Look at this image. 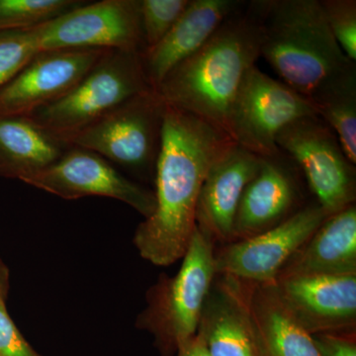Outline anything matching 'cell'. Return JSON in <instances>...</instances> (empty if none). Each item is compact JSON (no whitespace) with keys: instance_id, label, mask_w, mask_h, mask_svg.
I'll return each mask as SVG.
<instances>
[{"instance_id":"obj_1","label":"cell","mask_w":356,"mask_h":356,"mask_svg":"<svg viewBox=\"0 0 356 356\" xmlns=\"http://www.w3.org/2000/svg\"><path fill=\"white\" fill-rule=\"evenodd\" d=\"M234 140L207 122L166 104L154 172L156 208L136 229L134 245L156 266L181 259L196 229V210L206 175Z\"/></svg>"},{"instance_id":"obj_2","label":"cell","mask_w":356,"mask_h":356,"mask_svg":"<svg viewBox=\"0 0 356 356\" xmlns=\"http://www.w3.org/2000/svg\"><path fill=\"white\" fill-rule=\"evenodd\" d=\"M261 42L255 0L243 2L202 48L163 79L156 91L168 106L228 134L229 111L243 79L261 58Z\"/></svg>"},{"instance_id":"obj_3","label":"cell","mask_w":356,"mask_h":356,"mask_svg":"<svg viewBox=\"0 0 356 356\" xmlns=\"http://www.w3.org/2000/svg\"><path fill=\"white\" fill-rule=\"evenodd\" d=\"M261 57L300 95L310 97L353 62L330 29L321 0H255Z\"/></svg>"},{"instance_id":"obj_4","label":"cell","mask_w":356,"mask_h":356,"mask_svg":"<svg viewBox=\"0 0 356 356\" xmlns=\"http://www.w3.org/2000/svg\"><path fill=\"white\" fill-rule=\"evenodd\" d=\"M215 242L196 226L178 273L159 276L147 290L136 327L149 332L161 356L177 355L197 334L206 297L216 276Z\"/></svg>"},{"instance_id":"obj_5","label":"cell","mask_w":356,"mask_h":356,"mask_svg":"<svg viewBox=\"0 0 356 356\" xmlns=\"http://www.w3.org/2000/svg\"><path fill=\"white\" fill-rule=\"evenodd\" d=\"M152 88L142 53L108 50L67 95L29 117L67 143L122 103Z\"/></svg>"},{"instance_id":"obj_6","label":"cell","mask_w":356,"mask_h":356,"mask_svg":"<svg viewBox=\"0 0 356 356\" xmlns=\"http://www.w3.org/2000/svg\"><path fill=\"white\" fill-rule=\"evenodd\" d=\"M165 110L156 89H149L76 134L67 144L95 152L140 184H154Z\"/></svg>"},{"instance_id":"obj_7","label":"cell","mask_w":356,"mask_h":356,"mask_svg":"<svg viewBox=\"0 0 356 356\" xmlns=\"http://www.w3.org/2000/svg\"><path fill=\"white\" fill-rule=\"evenodd\" d=\"M276 144L303 173L316 200L327 215L355 204V165L344 154L336 134L318 115L286 126Z\"/></svg>"},{"instance_id":"obj_8","label":"cell","mask_w":356,"mask_h":356,"mask_svg":"<svg viewBox=\"0 0 356 356\" xmlns=\"http://www.w3.org/2000/svg\"><path fill=\"white\" fill-rule=\"evenodd\" d=\"M317 115L313 103L255 65L248 72L229 111L228 135L261 158L280 153L276 138L286 126Z\"/></svg>"},{"instance_id":"obj_9","label":"cell","mask_w":356,"mask_h":356,"mask_svg":"<svg viewBox=\"0 0 356 356\" xmlns=\"http://www.w3.org/2000/svg\"><path fill=\"white\" fill-rule=\"evenodd\" d=\"M23 182L67 200L88 196L116 199L145 219L151 217L156 208L154 191L130 179L107 159L83 147L70 146L55 163Z\"/></svg>"},{"instance_id":"obj_10","label":"cell","mask_w":356,"mask_h":356,"mask_svg":"<svg viewBox=\"0 0 356 356\" xmlns=\"http://www.w3.org/2000/svg\"><path fill=\"white\" fill-rule=\"evenodd\" d=\"M41 51L60 49L145 50L140 0H102L39 26Z\"/></svg>"},{"instance_id":"obj_11","label":"cell","mask_w":356,"mask_h":356,"mask_svg":"<svg viewBox=\"0 0 356 356\" xmlns=\"http://www.w3.org/2000/svg\"><path fill=\"white\" fill-rule=\"evenodd\" d=\"M329 215L317 202L304 206L277 226L227 243L215 254L217 274L252 284H270Z\"/></svg>"},{"instance_id":"obj_12","label":"cell","mask_w":356,"mask_h":356,"mask_svg":"<svg viewBox=\"0 0 356 356\" xmlns=\"http://www.w3.org/2000/svg\"><path fill=\"white\" fill-rule=\"evenodd\" d=\"M108 50L40 51L10 81L0 86V117H29L74 88Z\"/></svg>"},{"instance_id":"obj_13","label":"cell","mask_w":356,"mask_h":356,"mask_svg":"<svg viewBox=\"0 0 356 356\" xmlns=\"http://www.w3.org/2000/svg\"><path fill=\"white\" fill-rule=\"evenodd\" d=\"M281 303L312 336L355 334L356 275H295L273 282Z\"/></svg>"},{"instance_id":"obj_14","label":"cell","mask_w":356,"mask_h":356,"mask_svg":"<svg viewBox=\"0 0 356 356\" xmlns=\"http://www.w3.org/2000/svg\"><path fill=\"white\" fill-rule=\"evenodd\" d=\"M298 172V168L282 152L261 158L236 211L233 242L259 235L301 209Z\"/></svg>"},{"instance_id":"obj_15","label":"cell","mask_w":356,"mask_h":356,"mask_svg":"<svg viewBox=\"0 0 356 356\" xmlns=\"http://www.w3.org/2000/svg\"><path fill=\"white\" fill-rule=\"evenodd\" d=\"M261 161V156L234 143L211 166L199 195L196 226L215 243L233 242L236 211Z\"/></svg>"},{"instance_id":"obj_16","label":"cell","mask_w":356,"mask_h":356,"mask_svg":"<svg viewBox=\"0 0 356 356\" xmlns=\"http://www.w3.org/2000/svg\"><path fill=\"white\" fill-rule=\"evenodd\" d=\"M248 283L216 274L197 334L211 356H257L248 305Z\"/></svg>"},{"instance_id":"obj_17","label":"cell","mask_w":356,"mask_h":356,"mask_svg":"<svg viewBox=\"0 0 356 356\" xmlns=\"http://www.w3.org/2000/svg\"><path fill=\"white\" fill-rule=\"evenodd\" d=\"M242 4L238 0H189L168 34L156 46L142 51L149 84L158 88L177 65L202 48Z\"/></svg>"},{"instance_id":"obj_18","label":"cell","mask_w":356,"mask_h":356,"mask_svg":"<svg viewBox=\"0 0 356 356\" xmlns=\"http://www.w3.org/2000/svg\"><path fill=\"white\" fill-rule=\"evenodd\" d=\"M295 275H356L355 204L330 215L278 277Z\"/></svg>"},{"instance_id":"obj_19","label":"cell","mask_w":356,"mask_h":356,"mask_svg":"<svg viewBox=\"0 0 356 356\" xmlns=\"http://www.w3.org/2000/svg\"><path fill=\"white\" fill-rule=\"evenodd\" d=\"M248 305L257 356H318L313 336L283 306L273 283H248Z\"/></svg>"},{"instance_id":"obj_20","label":"cell","mask_w":356,"mask_h":356,"mask_svg":"<svg viewBox=\"0 0 356 356\" xmlns=\"http://www.w3.org/2000/svg\"><path fill=\"white\" fill-rule=\"evenodd\" d=\"M70 147L30 117H0V177L23 181L55 163Z\"/></svg>"},{"instance_id":"obj_21","label":"cell","mask_w":356,"mask_h":356,"mask_svg":"<svg viewBox=\"0 0 356 356\" xmlns=\"http://www.w3.org/2000/svg\"><path fill=\"white\" fill-rule=\"evenodd\" d=\"M317 115L336 134L348 159L356 165V65L325 81L309 97Z\"/></svg>"},{"instance_id":"obj_22","label":"cell","mask_w":356,"mask_h":356,"mask_svg":"<svg viewBox=\"0 0 356 356\" xmlns=\"http://www.w3.org/2000/svg\"><path fill=\"white\" fill-rule=\"evenodd\" d=\"M83 3L76 0H0V31L32 29Z\"/></svg>"},{"instance_id":"obj_23","label":"cell","mask_w":356,"mask_h":356,"mask_svg":"<svg viewBox=\"0 0 356 356\" xmlns=\"http://www.w3.org/2000/svg\"><path fill=\"white\" fill-rule=\"evenodd\" d=\"M40 51L39 26L0 31V86L15 76Z\"/></svg>"},{"instance_id":"obj_24","label":"cell","mask_w":356,"mask_h":356,"mask_svg":"<svg viewBox=\"0 0 356 356\" xmlns=\"http://www.w3.org/2000/svg\"><path fill=\"white\" fill-rule=\"evenodd\" d=\"M189 0H140L145 50L156 46L172 29Z\"/></svg>"},{"instance_id":"obj_25","label":"cell","mask_w":356,"mask_h":356,"mask_svg":"<svg viewBox=\"0 0 356 356\" xmlns=\"http://www.w3.org/2000/svg\"><path fill=\"white\" fill-rule=\"evenodd\" d=\"M330 29L344 55L356 62L355 0H321Z\"/></svg>"},{"instance_id":"obj_26","label":"cell","mask_w":356,"mask_h":356,"mask_svg":"<svg viewBox=\"0 0 356 356\" xmlns=\"http://www.w3.org/2000/svg\"><path fill=\"white\" fill-rule=\"evenodd\" d=\"M0 356H42L26 341L0 301Z\"/></svg>"},{"instance_id":"obj_27","label":"cell","mask_w":356,"mask_h":356,"mask_svg":"<svg viewBox=\"0 0 356 356\" xmlns=\"http://www.w3.org/2000/svg\"><path fill=\"white\" fill-rule=\"evenodd\" d=\"M313 339L318 356H356L355 334H320Z\"/></svg>"},{"instance_id":"obj_28","label":"cell","mask_w":356,"mask_h":356,"mask_svg":"<svg viewBox=\"0 0 356 356\" xmlns=\"http://www.w3.org/2000/svg\"><path fill=\"white\" fill-rule=\"evenodd\" d=\"M177 356H211L204 346L202 339L196 334L178 350Z\"/></svg>"},{"instance_id":"obj_29","label":"cell","mask_w":356,"mask_h":356,"mask_svg":"<svg viewBox=\"0 0 356 356\" xmlns=\"http://www.w3.org/2000/svg\"><path fill=\"white\" fill-rule=\"evenodd\" d=\"M10 289V273L8 267L0 259V301L6 303Z\"/></svg>"}]
</instances>
